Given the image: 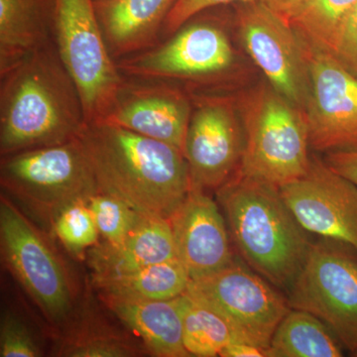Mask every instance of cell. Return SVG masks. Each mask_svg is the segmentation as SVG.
I'll return each instance as SVG.
<instances>
[{
	"label": "cell",
	"mask_w": 357,
	"mask_h": 357,
	"mask_svg": "<svg viewBox=\"0 0 357 357\" xmlns=\"http://www.w3.org/2000/svg\"><path fill=\"white\" fill-rule=\"evenodd\" d=\"M344 347L328 326L303 310L290 309L277 326L269 357H342Z\"/></svg>",
	"instance_id": "21"
},
{
	"label": "cell",
	"mask_w": 357,
	"mask_h": 357,
	"mask_svg": "<svg viewBox=\"0 0 357 357\" xmlns=\"http://www.w3.org/2000/svg\"><path fill=\"white\" fill-rule=\"evenodd\" d=\"M222 357H269L268 349L243 340L230 342L220 352Z\"/></svg>",
	"instance_id": "32"
},
{
	"label": "cell",
	"mask_w": 357,
	"mask_h": 357,
	"mask_svg": "<svg viewBox=\"0 0 357 357\" xmlns=\"http://www.w3.org/2000/svg\"><path fill=\"white\" fill-rule=\"evenodd\" d=\"M0 243L4 261L47 319L64 321L73 309L65 267L38 229L6 197L0 201Z\"/></svg>",
	"instance_id": "9"
},
{
	"label": "cell",
	"mask_w": 357,
	"mask_h": 357,
	"mask_svg": "<svg viewBox=\"0 0 357 357\" xmlns=\"http://www.w3.org/2000/svg\"><path fill=\"white\" fill-rule=\"evenodd\" d=\"M135 349L123 340L115 337H93L79 340L66 349L65 356L126 357L134 356Z\"/></svg>",
	"instance_id": "28"
},
{
	"label": "cell",
	"mask_w": 357,
	"mask_h": 357,
	"mask_svg": "<svg viewBox=\"0 0 357 357\" xmlns=\"http://www.w3.org/2000/svg\"><path fill=\"white\" fill-rule=\"evenodd\" d=\"M302 41L309 79L303 112L310 145L326 153L356 150L357 76L330 52Z\"/></svg>",
	"instance_id": "12"
},
{
	"label": "cell",
	"mask_w": 357,
	"mask_h": 357,
	"mask_svg": "<svg viewBox=\"0 0 357 357\" xmlns=\"http://www.w3.org/2000/svg\"><path fill=\"white\" fill-rule=\"evenodd\" d=\"M0 181L4 190L52 220L66 206L100 192L77 138L2 156Z\"/></svg>",
	"instance_id": "6"
},
{
	"label": "cell",
	"mask_w": 357,
	"mask_h": 357,
	"mask_svg": "<svg viewBox=\"0 0 357 357\" xmlns=\"http://www.w3.org/2000/svg\"><path fill=\"white\" fill-rule=\"evenodd\" d=\"M102 296L141 300H171L189 288L190 275L177 257L132 273L95 281Z\"/></svg>",
	"instance_id": "22"
},
{
	"label": "cell",
	"mask_w": 357,
	"mask_h": 357,
	"mask_svg": "<svg viewBox=\"0 0 357 357\" xmlns=\"http://www.w3.org/2000/svg\"><path fill=\"white\" fill-rule=\"evenodd\" d=\"M102 297L115 316L141 337L153 356H190L183 340L180 296L161 301Z\"/></svg>",
	"instance_id": "19"
},
{
	"label": "cell",
	"mask_w": 357,
	"mask_h": 357,
	"mask_svg": "<svg viewBox=\"0 0 357 357\" xmlns=\"http://www.w3.org/2000/svg\"><path fill=\"white\" fill-rule=\"evenodd\" d=\"M325 162L333 171L357 185V149L328 152Z\"/></svg>",
	"instance_id": "31"
},
{
	"label": "cell",
	"mask_w": 357,
	"mask_h": 357,
	"mask_svg": "<svg viewBox=\"0 0 357 357\" xmlns=\"http://www.w3.org/2000/svg\"><path fill=\"white\" fill-rule=\"evenodd\" d=\"M52 222L56 236L75 257H82L86 251L98 244L100 234L86 202H77L66 206Z\"/></svg>",
	"instance_id": "25"
},
{
	"label": "cell",
	"mask_w": 357,
	"mask_h": 357,
	"mask_svg": "<svg viewBox=\"0 0 357 357\" xmlns=\"http://www.w3.org/2000/svg\"><path fill=\"white\" fill-rule=\"evenodd\" d=\"M41 356V349L24 321L13 312L2 314L0 323V356Z\"/></svg>",
	"instance_id": "27"
},
{
	"label": "cell",
	"mask_w": 357,
	"mask_h": 357,
	"mask_svg": "<svg viewBox=\"0 0 357 357\" xmlns=\"http://www.w3.org/2000/svg\"><path fill=\"white\" fill-rule=\"evenodd\" d=\"M169 222L176 256L191 280L215 273L236 260L225 215L208 192L192 187Z\"/></svg>",
	"instance_id": "16"
},
{
	"label": "cell",
	"mask_w": 357,
	"mask_h": 357,
	"mask_svg": "<svg viewBox=\"0 0 357 357\" xmlns=\"http://www.w3.org/2000/svg\"><path fill=\"white\" fill-rule=\"evenodd\" d=\"M236 55L227 33L206 21L185 22L152 48L116 61L123 76L211 83L225 76Z\"/></svg>",
	"instance_id": "8"
},
{
	"label": "cell",
	"mask_w": 357,
	"mask_h": 357,
	"mask_svg": "<svg viewBox=\"0 0 357 357\" xmlns=\"http://www.w3.org/2000/svg\"><path fill=\"white\" fill-rule=\"evenodd\" d=\"M215 192L241 259L275 287L288 291L312 243L279 188L237 173Z\"/></svg>",
	"instance_id": "3"
},
{
	"label": "cell",
	"mask_w": 357,
	"mask_h": 357,
	"mask_svg": "<svg viewBox=\"0 0 357 357\" xmlns=\"http://www.w3.org/2000/svg\"><path fill=\"white\" fill-rule=\"evenodd\" d=\"M351 356L357 357V349L356 351L354 352V354H351Z\"/></svg>",
	"instance_id": "34"
},
{
	"label": "cell",
	"mask_w": 357,
	"mask_h": 357,
	"mask_svg": "<svg viewBox=\"0 0 357 357\" xmlns=\"http://www.w3.org/2000/svg\"><path fill=\"white\" fill-rule=\"evenodd\" d=\"M192 96L184 155L192 187L217 192L238 173L245 136L238 107L227 96Z\"/></svg>",
	"instance_id": "11"
},
{
	"label": "cell",
	"mask_w": 357,
	"mask_h": 357,
	"mask_svg": "<svg viewBox=\"0 0 357 357\" xmlns=\"http://www.w3.org/2000/svg\"><path fill=\"white\" fill-rule=\"evenodd\" d=\"M180 302L183 340L190 356H220L230 342L241 340L222 314L188 291Z\"/></svg>",
	"instance_id": "23"
},
{
	"label": "cell",
	"mask_w": 357,
	"mask_h": 357,
	"mask_svg": "<svg viewBox=\"0 0 357 357\" xmlns=\"http://www.w3.org/2000/svg\"><path fill=\"white\" fill-rule=\"evenodd\" d=\"M252 1L256 0H176L164 23L162 36L167 38L185 22L208 9L234 2L248 3Z\"/></svg>",
	"instance_id": "29"
},
{
	"label": "cell",
	"mask_w": 357,
	"mask_h": 357,
	"mask_svg": "<svg viewBox=\"0 0 357 357\" xmlns=\"http://www.w3.org/2000/svg\"><path fill=\"white\" fill-rule=\"evenodd\" d=\"M259 1L290 22L294 16L307 3V0H259Z\"/></svg>",
	"instance_id": "33"
},
{
	"label": "cell",
	"mask_w": 357,
	"mask_h": 357,
	"mask_svg": "<svg viewBox=\"0 0 357 357\" xmlns=\"http://www.w3.org/2000/svg\"><path fill=\"white\" fill-rule=\"evenodd\" d=\"M245 144L238 174L280 188L302 177L311 164L304 112L271 86L239 102Z\"/></svg>",
	"instance_id": "4"
},
{
	"label": "cell",
	"mask_w": 357,
	"mask_h": 357,
	"mask_svg": "<svg viewBox=\"0 0 357 357\" xmlns=\"http://www.w3.org/2000/svg\"><path fill=\"white\" fill-rule=\"evenodd\" d=\"M53 0H0V75L53 39Z\"/></svg>",
	"instance_id": "20"
},
{
	"label": "cell",
	"mask_w": 357,
	"mask_h": 357,
	"mask_svg": "<svg viewBox=\"0 0 357 357\" xmlns=\"http://www.w3.org/2000/svg\"><path fill=\"white\" fill-rule=\"evenodd\" d=\"M357 0H307L290 21L307 43L332 53L335 39Z\"/></svg>",
	"instance_id": "24"
},
{
	"label": "cell",
	"mask_w": 357,
	"mask_h": 357,
	"mask_svg": "<svg viewBox=\"0 0 357 357\" xmlns=\"http://www.w3.org/2000/svg\"><path fill=\"white\" fill-rule=\"evenodd\" d=\"M77 139L98 190L145 215L167 218L191 190L182 150L105 121L86 122Z\"/></svg>",
	"instance_id": "1"
},
{
	"label": "cell",
	"mask_w": 357,
	"mask_h": 357,
	"mask_svg": "<svg viewBox=\"0 0 357 357\" xmlns=\"http://www.w3.org/2000/svg\"><path fill=\"white\" fill-rule=\"evenodd\" d=\"M187 291L222 314L241 340L266 349L291 309L280 291L236 260L215 273L191 280Z\"/></svg>",
	"instance_id": "10"
},
{
	"label": "cell",
	"mask_w": 357,
	"mask_h": 357,
	"mask_svg": "<svg viewBox=\"0 0 357 357\" xmlns=\"http://www.w3.org/2000/svg\"><path fill=\"white\" fill-rule=\"evenodd\" d=\"M95 281L138 271L176 256L172 229L167 218L141 215L121 243L96 244L89 250Z\"/></svg>",
	"instance_id": "17"
},
{
	"label": "cell",
	"mask_w": 357,
	"mask_h": 357,
	"mask_svg": "<svg viewBox=\"0 0 357 357\" xmlns=\"http://www.w3.org/2000/svg\"><path fill=\"white\" fill-rule=\"evenodd\" d=\"M332 54L357 76V3L342 23Z\"/></svg>",
	"instance_id": "30"
},
{
	"label": "cell",
	"mask_w": 357,
	"mask_h": 357,
	"mask_svg": "<svg viewBox=\"0 0 357 357\" xmlns=\"http://www.w3.org/2000/svg\"><path fill=\"white\" fill-rule=\"evenodd\" d=\"M291 309L311 312L354 354L357 349V250L321 238L312 243L304 265L288 290Z\"/></svg>",
	"instance_id": "7"
},
{
	"label": "cell",
	"mask_w": 357,
	"mask_h": 357,
	"mask_svg": "<svg viewBox=\"0 0 357 357\" xmlns=\"http://www.w3.org/2000/svg\"><path fill=\"white\" fill-rule=\"evenodd\" d=\"M2 156L75 140L86 124L81 93L54 40L0 75Z\"/></svg>",
	"instance_id": "2"
},
{
	"label": "cell",
	"mask_w": 357,
	"mask_h": 357,
	"mask_svg": "<svg viewBox=\"0 0 357 357\" xmlns=\"http://www.w3.org/2000/svg\"><path fill=\"white\" fill-rule=\"evenodd\" d=\"M237 25L246 51L272 88L304 112L309 88L306 56L291 23L256 0L241 7Z\"/></svg>",
	"instance_id": "13"
},
{
	"label": "cell",
	"mask_w": 357,
	"mask_h": 357,
	"mask_svg": "<svg viewBox=\"0 0 357 357\" xmlns=\"http://www.w3.org/2000/svg\"><path fill=\"white\" fill-rule=\"evenodd\" d=\"M86 203L105 243H121L142 215L126 202L102 192L93 195Z\"/></svg>",
	"instance_id": "26"
},
{
	"label": "cell",
	"mask_w": 357,
	"mask_h": 357,
	"mask_svg": "<svg viewBox=\"0 0 357 357\" xmlns=\"http://www.w3.org/2000/svg\"><path fill=\"white\" fill-rule=\"evenodd\" d=\"M52 37L81 93L86 122L102 121L123 76L107 49L95 0H53Z\"/></svg>",
	"instance_id": "5"
},
{
	"label": "cell",
	"mask_w": 357,
	"mask_h": 357,
	"mask_svg": "<svg viewBox=\"0 0 357 357\" xmlns=\"http://www.w3.org/2000/svg\"><path fill=\"white\" fill-rule=\"evenodd\" d=\"M192 110V96L171 82L123 76L109 112L100 121L168 143L184 153Z\"/></svg>",
	"instance_id": "15"
},
{
	"label": "cell",
	"mask_w": 357,
	"mask_h": 357,
	"mask_svg": "<svg viewBox=\"0 0 357 357\" xmlns=\"http://www.w3.org/2000/svg\"><path fill=\"white\" fill-rule=\"evenodd\" d=\"M176 0H95L96 14L115 62L152 48Z\"/></svg>",
	"instance_id": "18"
},
{
	"label": "cell",
	"mask_w": 357,
	"mask_h": 357,
	"mask_svg": "<svg viewBox=\"0 0 357 357\" xmlns=\"http://www.w3.org/2000/svg\"><path fill=\"white\" fill-rule=\"evenodd\" d=\"M284 201L309 234L357 250V185L312 156L302 177L279 188Z\"/></svg>",
	"instance_id": "14"
}]
</instances>
